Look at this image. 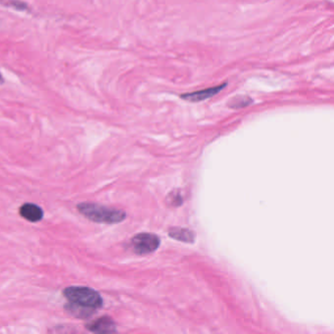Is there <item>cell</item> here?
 <instances>
[{"mask_svg": "<svg viewBox=\"0 0 334 334\" xmlns=\"http://www.w3.org/2000/svg\"><path fill=\"white\" fill-rule=\"evenodd\" d=\"M68 301L67 312L78 319H88L103 306L100 294L92 288L84 286H70L63 291Z\"/></svg>", "mask_w": 334, "mask_h": 334, "instance_id": "6da1fadb", "label": "cell"}, {"mask_svg": "<svg viewBox=\"0 0 334 334\" xmlns=\"http://www.w3.org/2000/svg\"><path fill=\"white\" fill-rule=\"evenodd\" d=\"M77 208L82 216L94 223L112 224L121 223L126 219V213L122 210L94 203H80Z\"/></svg>", "mask_w": 334, "mask_h": 334, "instance_id": "7a4b0ae2", "label": "cell"}, {"mask_svg": "<svg viewBox=\"0 0 334 334\" xmlns=\"http://www.w3.org/2000/svg\"><path fill=\"white\" fill-rule=\"evenodd\" d=\"M132 248L138 255H146L156 251L160 245V239L155 234H140L132 239Z\"/></svg>", "mask_w": 334, "mask_h": 334, "instance_id": "3957f363", "label": "cell"}, {"mask_svg": "<svg viewBox=\"0 0 334 334\" xmlns=\"http://www.w3.org/2000/svg\"><path fill=\"white\" fill-rule=\"evenodd\" d=\"M87 328L95 333H113L116 332V324L109 317H102L87 324Z\"/></svg>", "mask_w": 334, "mask_h": 334, "instance_id": "277c9868", "label": "cell"}, {"mask_svg": "<svg viewBox=\"0 0 334 334\" xmlns=\"http://www.w3.org/2000/svg\"><path fill=\"white\" fill-rule=\"evenodd\" d=\"M224 87H225V84L222 85V86L210 88V89L198 90V91L190 92V93H185V94L181 95V98H183L184 100L191 101V102H199V101L205 100V99L213 97L217 93H219Z\"/></svg>", "mask_w": 334, "mask_h": 334, "instance_id": "5b68a950", "label": "cell"}, {"mask_svg": "<svg viewBox=\"0 0 334 334\" xmlns=\"http://www.w3.org/2000/svg\"><path fill=\"white\" fill-rule=\"evenodd\" d=\"M20 215L25 220L32 222V223H37L43 220L44 218V211L43 209L32 203H26L20 208Z\"/></svg>", "mask_w": 334, "mask_h": 334, "instance_id": "8992f818", "label": "cell"}, {"mask_svg": "<svg viewBox=\"0 0 334 334\" xmlns=\"http://www.w3.org/2000/svg\"><path fill=\"white\" fill-rule=\"evenodd\" d=\"M169 235L178 241L187 242V243L194 242L195 239L194 232H191L190 229H185V228H178V227L172 228L169 232Z\"/></svg>", "mask_w": 334, "mask_h": 334, "instance_id": "52a82bcc", "label": "cell"}, {"mask_svg": "<svg viewBox=\"0 0 334 334\" xmlns=\"http://www.w3.org/2000/svg\"><path fill=\"white\" fill-rule=\"evenodd\" d=\"M250 98L244 97V96H238L236 98H234L233 100L229 102V106L232 108H242L244 106H247L250 104Z\"/></svg>", "mask_w": 334, "mask_h": 334, "instance_id": "ba28073f", "label": "cell"}]
</instances>
